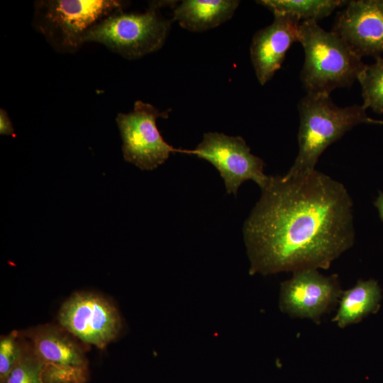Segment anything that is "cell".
<instances>
[{"label":"cell","instance_id":"9","mask_svg":"<svg viewBox=\"0 0 383 383\" xmlns=\"http://www.w3.org/2000/svg\"><path fill=\"white\" fill-rule=\"evenodd\" d=\"M342 293L337 274L326 276L318 270H302L281 283L279 306L292 317L309 318L317 323L336 305Z\"/></svg>","mask_w":383,"mask_h":383},{"label":"cell","instance_id":"5","mask_svg":"<svg viewBox=\"0 0 383 383\" xmlns=\"http://www.w3.org/2000/svg\"><path fill=\"white\" fill-rule=\"evenodd\" d=\"M158 5L152 4L144 13L122 10L110 15L87 32L84 43L102 44L128 60L159 50L167 37L171 22L160 14Z\"/></svg>","mask_w":383,"mask_h":383},{"label":"cell","instance_id":"15","mask_svg":"<svg viewBox=\"0 0 383 383\" xmlns=\"http://www.w3.org/2000/svg\"><path fill=\"white\" fill-rule=\"evenodd\" d=\"M257 2L275 15H289L299 20L315 21L329 16L348 3L342 0H261Z\"/></svg>","mask_w":383,"mask_h":383},{"label":"cell","instance_id":"21","mask_svg":"<svg viewBox=\"0 0 383 383\" xmlns=\"http://www.w3.org/2000/svg\"><path fill=\"white\" fill-rule=\"evenodd\" d=\"M374 206L378 210L381 220L383 221V192H379L378 196L374 201Z\"/></svg>","mask_w":383,"mask_h":383},{"label":"cell","instance_id":"17","mask_svg":"<svg viewBox=\"0 0 383 383\" xmlns=\"http://www.w3.org/2000/svg\"><path fill=\"white\" fill-rule=\"evenodd\" d=\"M44 365L45 362L36 355L26 338L22 356L11 371L5 383H44L43 379Z\"/></svg>","mask_w":383,"mask_h":383},{"label":"cell","instance_id":"13","mask_svg":"<svg viewBox=\"0 0 383 383\" xmlns=\"http://www.w3.org/2000/svg\"><path fill=\"white\" fill-rule=\"evenodd\" d=\"M238 5L236 0H184L174 9L173 20L184 29L203 32L231 19Z\"/></svg>","mask_w":383,"mask_h":383},{"label":"cell","instance_id":"20","mask_svg":"<svg viewBox=\"0 0 383 383\" xmlns=\"http://www.w3.org/2000/svg\"><path fill=\"white\" fill-rule=\"evenodd\" d=\"M0 133L14 137V129L8 113L4 109L0 111Z\"/></svg>","mask_w":383,"mask_h":383},{"label":"cell","instance_id":"19","mask_svg":"<svg viewBox=\"0 0 383 383\" xmlns=\"http://www.w3.org/2000/svg\"><path fill=\"white\" fill-rule=\"evenodd\" d=\"M44 383H86L88 368L70 365L45 363L43 370Z\"/></svg>","mask_w":383,"mask_h":383},{"label":"cell","instance_id":"7","mask_svg":"<svg viewBox=\"0 0 383 383\" xmlns=\"http://www.w3.org/2000/svg\"><path fill=\"white\" fill-rule=\"evenodd\" d=\"M169 111H160L152 104L135 101L133 111L119 113L116 118L122 139L124 160L142 170H152L163 164L172 153L184 152L165 141L156 121L167 118Z\"/></svg>","mask_w":383,"mask_h":383},{"label":"cell","instance_id":"4","mask_svg":"<svg viewBox=\"0 0 383 383\" xmlns=\"http://www.w3.org/2000/svg\"><path fill=\"white\" fill-rule=\"evenodd\" d=\"M116 0H43L35 3L33 26L57 52H76L87 32L123 10Z\"/></svg>","mask_w":383,"mask_h":383},{"label":"cell","instance_id":"1","mask_svg":"<svg viewBox=\"0 0 383 383\" xmlns=\"http://www.w3.org/2000/svg\"><path fill=\"white\" fill-rule=\"evenodd\" d=\"M345 187L315 170L270 176L244 223L250 274L328 269L355 241Z\"/></svg>","mask_w":383,"mask_h":383},{"label":"cell","instance_id":"8","mask_svg":"<svg viewBox=\"0 0 383 383\" xmlns=\"http://www.w3.org/2000/svg\"><path fill=\"white\" fill-rule=\"evenodd\" d=\"M210 162L218 171L228 194L236 195L245 181L252 180L261 189L270 176L264 172L265 163L250 152L240 136H230L222 133L208 132L195 149L187 150Z\"/></svg>","mask_w":383,"mask_h":383},{"label":"cell","instance_id":"18","mask_svg":"<svg viewBox=\"0 0 383 383\" xmlns=\"http://www.w3.org/2000/svg\"><path fill=\"white\" fill-rule=\"evenodd\" d=\"M26 345V338L13 331L0 338V383H5L9 374L20 360Z\"/></svg>","mask_w":383,"mask_h":383},{"label":"cell","instance_id":"11","mask_svg":"<svg viewBox=\"0 0 383 383\" xmlns=\"http://www.w3.org/2000/svg\"><path fill=\"white\" fill-rule=\"evenodd\" d=\"M273 22L254 35L250 58L259 83L265 84L280 68L291 45L299 42L300 20L289 15H275Z\"/></svg>","mask_w":383,"mask_h":383},{"label":"cell","instance_id":"6","mask_svg":"<svg viewBox=\"0 0 383 383\" xmlns=\"http://www.w3.org/2000/svg\"><path fill=\"white\" fill-rule=\"evenodd\" d=\"M59 325L84 343L103 349L113 341L123 328L114 304L91 292H77L62 304Z\"/></svg>","mask_w":383,"mask_h":383},{"label":"cell","instance_id":"16","mask_svg":"<svg viewBox=\"0 0 383 383\" xmlns=\"http://www.w3.org/2000/svg\"><path fill=\"white\" fill-rule=\"evenodd\" d=\"M363 98V107L383 113V57H376L375 62L366 65L357 77Z\"/></svg>","mask_w":383,"mask_h":383},{"label":"cell","instance_id":"3","mask_svg":"<svg viewBox=\"0 0 383 383\" xmlns=\"http://www.w3.org/2000/svg\"><path fill=\"white\" fill-rule=\"evenodd\" d=\"M299 35L305 56L300 79L308 94L330 95L357 79L366 65L336 33L311 20L300 23Z\"/></svg>","mask_w":383,"mask_h":383},{"label":"cell","instance_id":"2","mask_svg":"<svg viewBox=\"0 0 383 383\" xmlns=\"http://www.w3.org/2000/svg\"><path fill=\"white\" fill-rule=\"evenodd\" d=\"M366 110L362 105L340 107L329 94L307 93L298 104V154L286 174L300 175L315 170L325 150L355 126L383 125V121L369 117Z\"/></svg>","mask_w":383,"mask_h":383},{"label":"cell","instance_id":"14","mask_svg":"<svg viewBox=\"0 0 383 383\" xmlns=\"http://www.w3.org/2000/svg\"><path fill=\"white\" fill-rule=\"evenodd\" d=\"M381 299V289L376 280H359L354 287L343 292L333 321L341 328L358 323L377 311Z\"/></svg>","mask_w":383,"mask_h":383},{"label":"cell","instance_id":"12","mask_svg":"<svg viewBox=\"0 0 383 383\" xmlns=\"http://www.w3.org/2000/svg\"><path fill=\"white\" fill-rule=\"evenodd\" d=\"M34 353L45 363L87 367L84 350L70 333L60 326L45 324L32 328L23 334Z\"/></svg>","mask_w":383,"mask_h":383},{"label":"cell","instance_id":"10","mask_svg":"<svg viewBox=\"0 0 383 383\" xmlns=\"http://www.w3.org/2000/svg\"><path fill=\"white\" fill-rule=\"evenodd\" d=\"M333 31L358 56L383 53V0H353L336 17Z\"/></svg>","mask_w":383,"mask_h":383}]
</instances>
